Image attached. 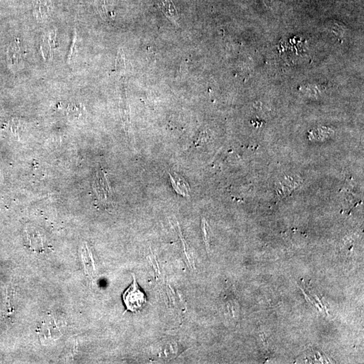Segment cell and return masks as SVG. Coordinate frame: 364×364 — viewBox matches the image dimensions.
I'll use <instances>...</instances> for the list:
<instances>
[{
	"label": "cell",
	"mask_w": 364,
	"mask_h": 364,
	"mask_svg": "<svg viewBox=\"0 0 364 364\" xmlns=\"http://www.w3.org/2000/svg\"><path fill=\"white\" fill-rule=\"evenodd\" d=\"M122 300L128 311L136 313L144 307L147 301V295L133 276L132 284L122 293Z\"/></svg>",
	"instance_id": "1"
},
{
	"label": "cell",
	"mask_w": 364,
	"mask_h": 364,
	"mask_svg": "<svg viewBox=\"0 0 364 364\" xmlns=\"http://www.w3.org/2000/svg\"><path fill=\"white\" fill-rule=\"evenodd\" d=\"M7 62L8 66L13 71L19 70L22 65L21 50L18 41H12L7 50Z\"/></svg>",
	"instance_id": "2"
},
{
	"label": "cell",
	"mask_w": 364,
	"mask_h": 364,
	"mask_svg": "<svg viewBox=\"0 0 364 364\" xmlns=\"http://www.w3.org/2000/svg\"><path fill=\"white\" fill-rule=\"evenodd\" d=\"M170 176L175 191L182 197H190V187L185 179L176 173H170Z\"/></svg>",
	"instance_id": "3"
},
{
	"label": "cell",
	"mask_w": 364,
	"mask_h": 364,
	"mask_svg": "<svg viewBox=\"0 0 364 364\" xmlns=\"http://www.w3.org/2000/svg\"><path fill=\"white\" fill-rule=\"evenodd\" d=\"M156 4L173 23L179 26L180 17L172 0H155Z\"/></svg>",
	"instance_id": "4"
},
{
	"label": "cell",
	"mask_w": 364,
	"mask_h": 364,
	"mask_svg": "<svg viewBox=\"0 0 364 364\" xmlns=\"http://www.w3.org/2000/svg\"><path fill=\"white\" fill-rule=\"evenodd\" d=\"M51 2L50 0H35L34 14L37 19L42 20L48 14Z\"/></svg>",
	"instance_id": "5"
},
{
	"label": "cell",
	"mask_w": 364,
	"mask_h": 364,
	"mask_svg": "<svg viewBox=\"0 0 364 364\" xmlns=\"http://www.w3.org/2000/svg\"><path fill=\"white\" fill-rule=\"evenodd\" d=\"M120 105L122 120L124 122L125 126H128L130 124V110H129L128 103L125 93L124 94L121 95Z\"/></svg>",
	"instance_id": "6"
},
{
	"label": "cell",
	"mask_w": 364,
	"mask_h": 364,
	"mask_svg": "<svg viewBox=\"0 0 364 364\" xmlns=\"http://www.w3.org/2000/svg\"><path fill=\"white\" fill-rule=\"evenodd\" d=\"M125 70H126V62H125L124 52V50L120 49L116 58V71L118 74H123Z\"/></svg>",
	"instance_id": "7"
},
{
	"label": "cell",
	"mask_w": 364,
	"mask_h": 364,
	"mask_svg": "<svg viewBox=\"0 0 364 364\" xmlns=\"http://www.w3.org/2000/svg\"><path fill=\"white\" fill-rule=\"evenodd\" d=\"M95 4L100 15L104 20H108V18H111V14H109L108 12L105 0H95Z\"/></svg>",
	"instance_id": "8"
},
{
	"label": "cell",
	"mask_w": 364,
	"mask_h": 364,
	"mask_svg": "<svg viewBox=\"0 0 364 364\" xmlns=\"http://www.w3.org/2000/svg\"><path fill=\"white\" fill-rule=\"evenodd\" d=\"M78 39L77 36L76 31H74V37H73L71 47L70 49L69 55H68V61L70 63L74 59L75 55L77 53V50L78 49Z\"/></svg>",
	"instance_id": "9"
},
{
	"label": "cell",
	"mask_w": 364,
	"mask_h": 364,
	"mask_svg": "<svg viewBox=\"0 0 364 364\" xmlns=\"http://www.w3.org/2000/svg\"><path fill=\"white\" fill-rule=\"evenodd\" d=\"M68 115L73 118H79L84 114V109L82 106L79 105H71L68 109Z\"/></svg>",
	"instance_id": "10"
}]
</instances>
